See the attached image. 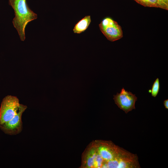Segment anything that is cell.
Segmentation results:
<instances>
[{"mask_svg":"<svg viewBox=\"0 0 168 168\" xmlns=\"http://www.w3.org/2000/svg\"><path fill=\"white\" fill-rule=\"evenodd\" d=\"M91 21L90 16H86L75 25L73 30L74 33L80 34L88 28Z\"/></svg>","mask_w":168,"mask_h":168,"instance_id":"cell-7","label":"cell"},{"mask_svg":"<svg viewBox=\"0 0 168 168\" xmlns=\"http://www.w3.org/2000/svg\"><path fill=\"white\" fill-rule=\"evenodd\" d=\"M163 104L165 108L168 109V100L166 99L164 100Z\"/></svg>","mask_w":168,"mask_h":168,"instance_id":"cell-11","label":"cell"},{"mask_svg":"<svg viewBox=\"0 0 168 168\" xmlns=\"http://www.w3.org/2000/svg\"><path fill=\"white\" fill-rule=\"evenodd\" d=\"M136 154L110 141L96 140L86 147L82 155L81 168H134Z\"/></svg>","mask_w":168,"mask_h":168,"instance_id":"cell-1","label":"cell"},{"mask_svg":"<svg viewBox=\"0 0 168 168\" xmlns=\"http://www.w3.org/2000/svg\"><path fill=\"white\" fill-rule=\"evenodd\" d=\"M160 82L159 78H157L154 82L151 92L152 96L156 97L157 95L160 90Z\"/></svg>","mask_w":168,"mask_h":168,"instance_id":"cell-9","label":"cell"},{"mask_svg":"<svg viewBox=\"0 0 168 168\" xmlns=\"http://www.w3.org/2000/svg\"><path fill=\"white\" fill-rule=\"evenodd\" d=\"M159 8L167 10H168V0H158Z\"/></svg>","mask_w":168,"mask_h":168,"instance_id":"cell-10","label":"cell"},{"mask_svg":"<svg viewBox=\"0 0 168 168\" xmlns=\"http://www.w3.org/2000/svg\"><path fill=\"white\" fill-rule=\"evenodd\" d=\"M146 7L159 8L158 0H133Z\"/></svg>","mask_w":168,"mask_h":168,"instance_id":"cell-8","label":"cell"},{"mask_svg":"<svg viewBox=\"0 0 168 168\" xmlns=\"http://www.w3.org/2000/svg\"><path fill=\"white\" fill-rule=\"evenodd\" d=\"M20 105L16 96L8 95L4 97L0 107V124L12 119L17 113Z\"/></svg>","mask_w":168,"mask_h":168,"instance_id":"cell-3","label":"cell"},{"mask_svg":"<svg viewBox=\"0 0 168 168\" xmlns=\"http://www.w3.org/2000/svg\"><path fill=\"white\" fill-rule=\"evenodd\" d=\"M113 96L115 103L125 113L135 109V103L137 100V97L135 94L126 91L124 87L120 93H117Z\"/></svg>","mask_w":168,"mask_h":168,"instance_id":"cell-5","label":"cell"},{"mask_svg":"<svg viewBox=\"0 0 168 168\" xmlns=\"http://www.w3.org/2000/svg\"><path fill=\"white\" fill-rule=\"evenodd\" d=\"M99 26L101 32L110 41L117 40L123 37V31L121 26L110 17L104 18Z\"/></svg>","mask_w":168,"mask_h":168,"instance_id":"cell-4","label":"cell"},{"mask_svg":"<svg viewBox=\"0 0 168 168\" xmlns=\"http://www.w3.org/2000/svg\"><path fill=\"white\" fill-rule=\"evenodd\" d=\"M27 108L26 105L20 104L17 114L10 121L0 124L1 130L6 134L12 135L20 133L22 129V116Z\"/></svg>","mask_w":168,"mask_h":168,"instance_id":"cell-6","label":"cell"},{"mask_svg":"<svg viewBox=\"0 0 168 168\" xmlns=\"http://www.w3.org/2000/svg\"><path fill=\"white\" fill-rule=\"evenodd\" d=\"M9 4L14 10L15 17L12 23L17 31L20 39L24 41L26 39L25 28L30 22L37 19V14L28 7L26 0H8Z\"/></svg>","mask_w":168,"mask_h":168,"instance_id":"cell-2","label":"cell"}]
</instances>
